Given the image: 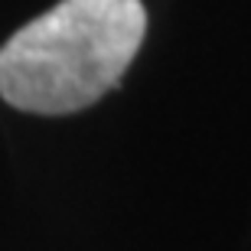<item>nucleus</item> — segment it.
<instances>
[{
	"label": "nucleus",
	"instance_id": "1",
	"mask_svg": "<svg viewBox=\"0 0 251 251\" xmlns=\"http://www.w3.org/2000/svg\"><path fill=\"white\" fill-rule=\"evenodd\" d=\"M147 29L140 0H62L0 49V98L29 114H72L108 95Z\"/></svg>",
	"mask_w": 251,
	"mask_h": 251
}]
</instances>
